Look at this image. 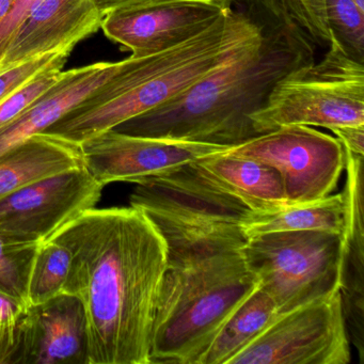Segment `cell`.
Here are the masks:
<instances>
[{"label": "cell", "instance_id": "cell-21", "mask_svg": "<svg viewBox=\"0 0 364 364\" xmlns=\"http://www.w3.org/2000/svg\"><path fill=\"white\" fill-rule=\"evenodd\" d=\"M325 11L330 39L364 65V11L353 0H325Z\"/></svg>", "mask_w": 364, "mask_h": 364}, {"label": "cell", "instance_id": "cell-16", "mask_svg": "<svg viewBox=\"0 0 364 364\" xmlns=\"http://www.w3.org/2000/svg\"><path fill=\"white\" fill-rule=\"evenodd\" d=\"M82 167L80 144L48 133L31 136L0 156V199L33 183Z\"/></svg>", "mask_w": 364, "mask_h": 364}, {"label": "cell", "instance_id": "cell-30", "mask_svg": "<svg viewBox=\"0 0 364 364\" xmlns=\"http://www.w3.org/2000/svg\"><path fill=\"white\" fill-rule=\"evenodd\" d=\"M95 7L99 10L101 16H107L109 12L119 8L127 7V6L136 5V4L144 3L149 0H92Z\"/></svg>", "mask_w": 364, "mask_h": 364}, {"label": "cell", "instance_id": "cell-9", "mask_svg": "<svg viewBox=\"0 0 364 364\" xmlns=\"http://www.w3.org/2000/svg\"><path fill=\"white\" fill-rule=\"evenodd\" d=\"M104 187L82 167L0 199V240L25 245L48 242L63 225L95 208Z\"/></svg>", "mask_w": 364, "mask_h": 364}, {"label": "cell", "instance_id": "cell-31", "mask_svg": "<svg viewBox=\"0 0 364 364\" xmlns=\"http://www.w3.org/2000/svg\"><path fill=\"white\" fill-rule=\"evenodd\" d=\"M16 0H0V24L4 22Z\"/></svg>", "mask_w": 364, "mask_h": 364}, {"label": "cell", "instance_id": "cell-23", "mask_svg": "<svg viewBox=\"0 0 364 364\" xmlns=\"http://www.w3.org/2000/svg\"><path fill=\"white\" fill-rule=\"evenodd\" d=\"M39 247L0 240V291L25 306H28L29 280Z\"/></svg>", "mask_w": 364, "mask_h": 364}, {"label": "cell", "instance_id": "cell-20", "mask_svg": "<svg viewBox=\"0 0 364 364\" xmlns=\"http://www.w3.org/2000/svg\"><path fill=\"white\" fill-rule=\"evenodd\" d=\"M72 265L70 249L48 240L40 245L28 287V306H38L65 293Z\"/></svg>", "mask_w": 364, "mask_h": 364}, {"label": "cell", "instance_id": "cell-7", "mask_svg": "<svg viewBox=\"0 0 364 364\" xmlns=\"http://www.w3.org/2000/svg\"><path fill=\"white\" fill-rule=\"evenodd\" d=\"M341 289L278 315L228 364H349Z\"/></svg>", "mask_w": 364, "mask_h": 364}, {"label": "cell", "instance_id": "cell-5", "mask_svg": "<svg viewBox=\"0 0 364 364\" xmlns=\"http://www.w3.org/2000/svg\"><path fill=\"white\" fill-rule=\"evenodd\" d=\"M315 61L277 84L265 106L251 116L259 135L289 125L331 129L364 125V65L334 40Z\"/></svg>", "mask_w": 364, "mask_h": 364}, {"label": "cell", "instance_id": "cell-22", "mask_svg": "<svg viewBox=\"0 0 364 364\" xmlns=\"http://www.w3.org/2000/svg\"><path fill=\"white\" fill-rule=\"evenodd\" d=\"M73 48H68L61 50L48 67L27 80L0 104V131L22 116L48 89L58 82Z\"/></svg>", "mask_w": 364, "mask_h": 364}, {"label": "cell", "instance_id": "cell-18", "mask_svg": "<svg viewBox=\"0 0 364 364\" xmlns=\"http://www.w3.org/2000/svg\"><path fill=\"white\" fill-rule=\"evenodd\" d=\"M345 227L343 193L328 195L323 199L297 205L284 206L267 213H251L242 223L248 237L289 231H327L342 235Z\"/></svg>", "mask_w": 364, "mask_h": 364}, {"label": "cell", "instance_id": "cell-19", "mask_svg": "<svg viewBox=\"0 0 364 364\" xmlns=\"http://www.w3.org/2000/svg\"><path fill=\"white\" fill-rule=\"evenodd\" d=\"M276 304L257 287L225 321L199 364H228L278 316Z\"/></svg>", "mask_w": 364, "mask_h": 364}, {"label": "cell", "instance_id": "cell-6", "mask_svg": "<svg viewBox=\"0 0 364 364\" xmlns=\"http://www.w3.org/2000/svg\"><path fill=\"white\" fill-rule=\"evenodd\" d=\"M242 253L279 315L341 289L342 235L289 231L247 238Z\"/></svg>", "mask_w": 364, "mask_h": 364}, {"label": "cell", "instance_id": "cell-2", "mask_svg": "<svg viewBox=\"0 0 364 364\" xmlns=\"http://www.w3.org/2000/svg\"><path fill=\"white\" fill-rule=\"evenodd\" d=\"M167 246L150 364H199L225 321L259 287L242 223L218 216L151 215Z\"/></svg>", "mask_w": 364, "mask_h": 364}, {"label": "cell", "instance_id": "cell-29", "mask_svg": "<svg viewBox=\"0 0 364 364\" xmlns=\"http://www.w3.org/2000/svg\"><path fill=\"white\" fill-rule=\"evenodd\" d=\"M27 306L16 298L0 291V325H14L18 323Z\"/></svg>", "mask_w": 364, "mask_h": 364}, {"label": "cell", "instance_id": "cell-15", "mask_svg": "<svg viewBox=\"0 0 364 364\" xmlns=\"http://www.w3.org/2000/svg\"><path fill=\"white\" fill-rule=\"evenodd\" d=\"M122 65L123 60L97 63L63 71L52 88L22 116L0 131V156L31 136L46 133L95 89L112 77Z\"/></svg>", "mask_w": 364, "mask_h": 364}, {"label": "cell", "instance_id": "cell-25", "mask_svg": "<svg viewBox=\"0 0 364 364\" xmlns=\"http://www.w3.org/2000/svg\"><path fill=\"white\" fill-rule=\"evenodd\" d=\"M65 50V48H63ZM50 53L0 72V104L40 71L48 67L59 53Z\"/></svg>", "mask_w": 364, "mask_h": 364}, {"label": "cell", "instance_id": "cell-14", "mask_svg": "<svg viewBox=\"0 0 364 364\" xmlns=\"http://www.w3.org/2000/svg\"><path fill=\"white\" fill-rule=\"evenodd\" d=\"M344 148V146H343ZM347 170L343 197L345 227L342 234L341 294L349 338L364 360L363 157L344 148Z\"/></svg>", "mask_w": 364, "mask_h": 364}, {"label": "cell", "instance_id": "cell-24", "mask_svg": "<svg viewBox=\"0 0 364 364\" xmlns=\"http://www.w3.org/2000/svg\"><path fill=\"white\" fill-rule=\"evenodd\" d=\"M291 16L315 46H329L330 33L326 22L325 0H284Z\"/></svg>", "mask_w": 364, "mask_h": 364}, {"label": "cell", "instance_id": "cell-12", "mask_svg": "<svg viewBox=\"0 0 364 364\" xmlns=\"http://www.w3.org/2000/svg\"><path fill=\"white\" fill-rule=\"evenodd\" d=\"M20 326L21 364H89L86 315L75 295L27 306Z\"/></svg>", "mask_w": 364, "mask_h": 364}, {"label": "cell", "instance_id": "cell-10", "mask_svg": "<svg viewBox=\"0 0 364 364\" xmlns=\"http://www.w3.org/2000/svg\"><path fill=\"white\" fill-rule=\"evenodd\" d=\"M233 0H149L104 16L108 39L144 58L176 48L208 31Z\"/></svg>", "mask_w": 364, "mask_h": 364}, {"label": "cell", "instance_id": "cell-3", "mask_svg": "<svg viewBox=\"0 0 364 364\" xmlns=\"http://www.w3.org/2000/svg\"><path fill=\"white\" fill-rule=\"evenodd\" d=\"M316 46L284 0H262L261 33L178 97L114 127L125 135L240 146L259 136L251 116L279 82L315 63Z\"/></svg>", "mask_w": 364, "mask_h": 364}, {"label": "cell", "instance_id": "cell-13", "mask_svg": "<svg viewBox=\"0 0 364 364\" xmlns=\"http://www.w3.org/2000/svg\"><path fill=\"white\" fill-rule=\"evenodd\" d=\"M103 16L92 0H41L0 58V72L67 48L101 28Z\"/></svg>", "mask_w": 364, "mask_h": 364}, {"label": "cell", "instance_id": "cell-27", "mask_svg": "<svg viewBox=\"0 0 364 364\" xmlns=\"http://www.w3.org/2000/svg\"><path fill=\"white\" fill-rule=\"evenodd\" d=\"M22 330L20 319L14 325H0V364H21Z\"/></svg>", "mask_w": 364, "mask_h": 364}, {"label": "cell", "instance_id": "cell-28", "mask_svg": "<svg viewBox=\"0 0 364 364\" xmlns=\"http://www.w3.org/2000/svg\"><path fill=\"white\" fill-rule=\"evenodd\" d=\"M342 146L355 154L364 155V125H347L330 129Z\"/></svg>", "mask_w": 364, "mask_h": 364}, {"label": "cell", "instance_id": "cell-4", "mask_svg": "<svg viewBox=\"0 0 364 364\" xmlns=\"http://www.w3.org/2000/svg\"><path fill=\"white\" fill-rule=\"evenodd\" d=\"M262 0H233L201 35L122 67L46 133L80 144L155 109L225 65L261 33Z\"/></svg>", "mask_w": 364, "mask_h": 364}, {"label": "cell", "instance_id": "cell-1", "mask_svg": "<svg viewBox=\"0 0 364 364\" xmlns=\"http://www.w3.org/2000/svg\"><path fill=\"white\" fill-rule=\"evenodd\" d=\"M70 249L65 293L84 306L89 364H150L167 246L142 210L90 208L52 238Z\"/></svg>", "mask_w": 364, "mask_h": 364}, {"label": "cell", "instance_id": "cell-8", "mask_svg": "<svg viewBox=\"0 0 364 364\" xmlns=\"http://www.w3.org/2000/svg\"><path fill=\"white\" fill-rule=\"evenodd\" d=\"M225 153L274 167L282 178L289 205L330 195L345 169L340 140L306 125H289L261 134Z\"/></svg>", "mask_w": 364, "mask_h": 364}, {"label": "cell", "instance_id": "cell-11", "mask_svg": "<svg viewBox=\"0 0 364 364\" xmlns=\"http://www.w3.org/2000/svg\"><path fill=\"white\" fill-rule=\"evenodd\" d=\"M84 167L104 186L137 183L150 176L228 150L227 146L125 135L114 129L80 144Z\"/></svg>", "mask_w": 364, "mask_h": 364}, {"label": "cell", "instance_id": "cell-26", "mask_svg": "<svg viewBox=\"0 0 364 364\" xmlns=\"http://www.w3.org/2000/svg\"><path fill=\"white\" fill-rule=\"evenodd\" d=\"M41 0H16L7 18L0 24V58L21 25L33 12Z\"/></svg>", "mask_w": 364, "mask_h": 364}, {"label": "cell", "instance_id": "cell-17", "mask_svg": "<svg viewBox=\"0 0 364 364\" xmlns=\"http://www.w3.org/2000/svg\"><path fill=\"white\" fill-rule=\"evenodd\" d=\"M196 165L252 212L267 213L289 206L280 173L272 166L233 156L225 151L195 161Z\"/></svg>", "mask_w": 364, "mask_h": 364}, {"label": "cell", "instance_id": "cell-32", "mask_svg": "<svg viewBox=\"0 0 364 364\" xmlns=\"http://www.w3.org/2000/svg\"><path fill=\"white\" fill-rule=\"evenodd\" d=\"M355 1V5L358 6L360 10L364 11V0H353Z\"/></svg>", "mask_w": 364, "mask_h": 364}]
</instances>
